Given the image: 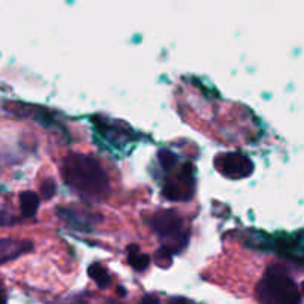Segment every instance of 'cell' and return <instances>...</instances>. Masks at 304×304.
Instances as JSON below:
<instances>
[{
    "instance_id": "1",
    "label": "cell",
    "mask_w": 304,
    "mask_h": 304,
    "mask_svg": "<svg viewBox=\"0 0 304 304\" xmlns=\"http://www.w3.org/2000/svg\"><path fill=\"white\" fill-rule=\"evenodd\" d=\"M64 183L85 199L104 198L110 190V180L101 163L82 153L69 154L61 166Z\"/></svg>"
},
{
    "instance_id": "13",
    "label": "cell",
    "mask_w": 304,
    "mask_h": 304,
    "mask_svg": "<svg viewBox=\"0 0 304 304\" xmlns=\"http://www.w3.org/2000/svg\"><path fill=\"white\" fill-rule=\"evenodd\" d=\"M140 304H159V302L156 297H146Z\"/></svg>"
},
{
    "instance_id": "9",
    "label": "cell",
    "mask_w": 304,
    "mask_h": 304,
    "mask_svg": "<svg viewBox=\"0 0 304 304\" xmlns=\"http://www.w3.org/2000/svg\"><path fill=\"white\" fill-rule=\"evenodd\" d=\"M88 275L91 276V279H92L100 288H107V287L110 285V282H111L108 272H107L101 264H98V263H94V264L89 266Z\"/></svg>"
},
{
    "instance_id": "3",
    "label": "cell",
    "mask_w": 304,
    "mask_h": 304,
    "mask_svg": "<svg viewBox=\"0 0 304 304\" xmlns=\"http://www.w3.org/2000/svg\"><path fill=\"white\" fill-rule=\"evenodd\" d=\"M150 227L154 233L159 234L160 239L166 240L163 249H166L171 255L172 252H178L187 243L184 220L174 209H163L154 212L150 217Z\"/></svg>"
},
{
    "instance_id": "2",
    "label": "cell",
    "mask_w": 304,
    "mask_h": 304,
    "mask_svg": "<svg viewBox=\"0 0 304 304\" xmlns=\"http://www.w3.org/2000/svg\"><path fill=\"white\" fill-rule=\"evenodd\" d=\"M255 296L260 304H302L299 285L281 266H272L266 270L257 284Z\"/></svg>"
},
{
    "instance_id": "10",
    "label": "cell",
    "mask_w": 304,
    "mask_h": 304,
    "mask_svg": "<svg viewBox=\"0 0 304 304\" xmlns=\"http://www.w3.org/2000/svg\"><path fill=\"white\" fill-rule=\"evenodd\" d=\"M157 157H159V162H160L162 168L166 169V171H171L174 168L175 162H177L175 154H172V153L168 152V150H160L159 154H157Z\"/></svg>"
},
{
    "instance_id": "4",
    "label": "cell",
    "mask_w": 304,
    "mask_h": 304,
    "mask_svg": "<svg viewBox=\"0 0 304 304\" xmlns=\"http://www.w3.org/2000/svg\"><path fill=\"white\" fill-rule=\"evenodd\" d=\"M215 169L231 180H242L252 174L254 163L252 160L239 152H226L215 157Z\"/></svg>"
},
{
    "instance_id": "5",
    "label": "cell",
    "mask_w": 304,
    "mask_h": 304,
    "mask_svg": "<svg viewBox=\"0 0 304 304\" xmlns=\"http://www.w3.org/2000/svg\"><path fill=\"white\" fill-rule=\"evenodd\" d=\"M58 217L69 226V227L80 230V231H91L101 220L100 215L94 212H88L85 209L77 208H58Z\"/></svg>"
},
{
    "instance_id": "6",
    "label": "cell",
    "mask_w": 304,
    "mask_h": 304,
    "mask_svg": "<svg viewBox=\"0 0 304 304\" xmlns=\"http://www.w3.org/2000/svg\"><path fill=\"white\" fill-rule=\"evenodd\" d=\"M33 248H34L33 242L27 239H12V237L0 239V266L13 261L24 254L31 252Z\"/></svg>"
},
{
    "instance_id": "12",
    "label": "cell",
    "mask_w": 304,
    "mask_h": 304,
    "mask_svg": "<svg viewBox=\"0 0 304 304\" xmlns=\"http://www.w3.org/2000/svg\"><path fill=\"white\" fill-rule=\"evenodd\" d=\"M55 190H57V186H55V183H54L52 180H46V181L42 184V193H43V198H45V199H51V198L54 196Z\"/></svg>"
},
{
    "instance_id": "14",
    "label": "cell",
    "mask_w": 304,
    "mask_h": 304,
    "mask_svg": "<svg viewBox=\"0 0 304 304\" xmlns=\"http://www.w3.org/2000/svg\"><path fill=\"white\" fill-rule=\"evenodd\" d=\"M0 304H6V294H4L1 282H0Z\"/></svg>"
},
{
    "instance_id": "8",
    "label": "cell",
    "mask_w": 304,
    "mask_h": 304,
    "mask_svg": "<svg viewBox=\"0 0 304 304\" xmlns=\"http://www.w3.org/2000/svg\"><path fill=\"white\" fill-rule=\"evenodd\" d=\"M19 203H21V214L24 218H31L36 215L39 209L40 199L34 192H22L19 195Z\"/></svg>"
},
{
    "instance_id": "11",
    "label": "cell",
    "mask_w": 304,
    "mask_h": 304,
    "mask_svg": "<svg viewBox=\"0 0 304 304\" xmlns=\"http://www.w3.org/2000/svg\"><path fill=\"white\" fill-rule=\"evenodd\" d=\"M18 223V217H15L13 214L0 209V227H6V226H13Z\"/></svg>"
},
{
    "instance_id": "7",
    "label": "cell",
    "mask_w": 304,
    "mask_h": 304,
    "mask_svg": "<svg viewBox=\"0 0 304 304\" xmlns=\"http://www.w3.org/2000/svg\"><path fill=\"white\" fill-rule=\"evenodd\" d=\"M126 257H128L129 266L135 272H144L149 267V264H150V257L147 254H144L137 245H129L128 246Z\"/></svg>"
}]
</instances>
